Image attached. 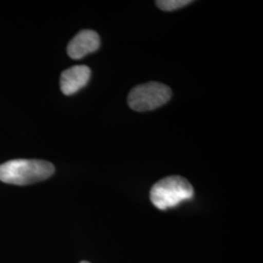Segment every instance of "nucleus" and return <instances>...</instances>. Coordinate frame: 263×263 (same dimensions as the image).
<instances>
[{"label": "nucleus", "mask_w": 263, "mask_h": 263, "mask_svg": "<svg viewBox=\"0 0 263 263\" xmlns=\"http://www.w3.org/2000/svg\"><path fill=\"white\" fill-rule=\"evenodd\" d=\"M91 69L86 66H71L61 76V90L66 96L76 94L88 84Z\"/></svg>", "instance_id": "5"}, {"label": "nucleus", "mask_w": 263, "mask_h": 263, "mask_svg": "<svg viewBox=\"0 0 263 263\" xmlns=\"http://www.w3.org/2000/svg\"><path fill=\"white\" fill-rule=\"evenodd\" d=\"M101 45L99 34L91 29L81 30L69 42L67 54L73 60H80L85 56L96 52Z\"/></svg>", "instance_id": "4"}, {"label": "nucleus", "mask_w": 263, "mask_h": 263, "mask_svg": "<svg viewBox=\"0 0 263 263\" xmlns=\"http://www.w3.org/2000/svg\"><path fill=\"white\" fill-rule=\"evenodd\" d=\"M172 90L159 82H148L135 87L128 97V104L133 110L143 112L158 108L168 103Z\"/></svg>", "instance_id": "3"}, {"label": "nucleus", "mask_w": 263, "mask_h": 263, "mask_svg": "<svg viewBox=\"0 0 263 263\" xmlns=\"http://www.w3.org/2000/svg\"><path fill=\"white\" fill-rule=\"evenodd\" d=\"M80 263H90V262H88V261H81V262Z\"/></svg>", "instance_id": "7"}, {"label": "nucleus", "mask_w": 263, "mask_h": 263, "mask_svg": "<svg viewBox=\"0 0 263 263\" xmlns=\"http://www.w3.org/2000/svg\"><path fill=\"white\" fill-rule=\"evenodd\" d=\"M193 195L192 185L180 176H170L161 179L151 190L152 204L162 211L177 207L180 203L190 200Z\"/></svg>", "instance_id": "2"}, {"label": "nucleus", "mask_w": 263, "mask_h": 263, "mask_svg": "<svg viewBox=\"0 0 263 263\" xmlns=\"http://www.w3.org/2000/svg\"><path fill=\"white\" fill-rule=\"evenodd\" d=\"M55 173L52 163L44 160H10L0 165V180L15 185H28L49 179Z\"/></svg>", "instance_id": "1"}, {"label": "nucleus", "mask_w": 263, "mask_h": 263, "mask_svg": "<svg viewBox=\"0 0 263 263\" xmlns=\"http://www.w3.org/2000/svg\"><path fill=\"white\" fill-rule=\"evenodd\" d=\"M192 3L190 0H159L156 1L157 7L163 11H175V10L182 8L184 6H187L188 4Z\"/></svg>", "instance_id": "6"}]
</instances>
